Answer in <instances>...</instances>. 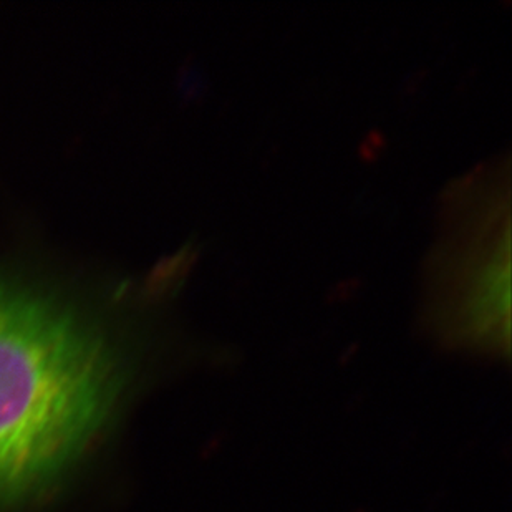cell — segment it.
I'll return each mask as SVG.
<instances>
[{
  "label": "cell",
  "instance_id": "cell-1",
  "mask_svg": "<svg viewBox=\"0 0 512 512\" xmlns=\"http://www.w3.org/2000/svg\"><path fill=\"white\" fill-rule=\"evenodd\" d=\"M115 350L54 297L0 281V504L62 478L112 415Z\"/></svg>",
  "mask_w": 512,
  "mask_h": 512
},
{
  "label": "cell",
  "instance_id": "cell-2",
  "mask_svg": "<svg viewBox=\"0 0 512 512\" xmlns=\"http://www.w3.org/2000/svg\"><path fill=\"white\" fill-rule=\"evenodd\" d=\"M441 266L435 305L445 307L446 330L461 342L508 350L509 214L498 194L483 201L479 216L469 211L466 226L456 224Z\"/></svg>",
  "mask_w": 512,
  "mask_h": 512
}]
</instances>
